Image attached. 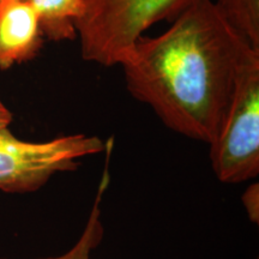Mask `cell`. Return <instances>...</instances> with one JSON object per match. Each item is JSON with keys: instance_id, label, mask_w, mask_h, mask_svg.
Masks as SVG:
<instances>
[{"instance_id": "obj_1", "label": "cell", "mask_w": 259, "mask_h": 259, "mask_svg": "<svg viewBox=\"0 0 259 259\" xmlns=\"http://www.w3.org/2000/svg\"><path fill=\"white\" fill-rule=\"evenodd\" d=\"M252 54L213 0H190L158 36L142 35L120 64L126 85L168 128L210 144Z\"/></svg>"}, {"instance_id": "obj_2", "label": "cell", "mask_w": 259, "mask_h": 259, "mask_svg": "<svg viewBox=\"0 0 259 259\" xmlns=\"http://www.w3.org/2000/svg\"><path fill=\"white\" fill-rule=\"evenodd\" d=\"M76 23L80 54L102 66L119 65L139 36L162 21H171L190 0H82Z\"/></svg>"}, {"instance_id": "obj_3", "label": "cell", "mask_w": 259, "mask_h": 259, "mask_svg": "<svg viewBox=\"0 0 259 259\" xmlns=\"http://www.w3.org/2000/svg\"><path fill=\"white\" fill-rule=\"evenodd\" d=\"M210 145L221 183L240 184L259 174V54L242 65L228 108Z\"/></svg>"}, {"instance_id": "obj_4", "label": "cell", "mask_w": 259, "mask_h": 259, "mask_svg": "<svg viewBox=\"0 0 259 259\" xmlns=\"http://www.w3.org/2000/svg\"><path fill=\"white\" fill-rule=\"evenodd\" d=\"M108 141L84 134L60 136L47 142H25L9 127L0 130V191L29 193L52 177L78 169L80 160L106 153Z\"/></svg>"}, {"instance_id": "obj_5", "label": "cell", "mask_w": 259, "mask_h": 259, "mask_svg": "<svg viewBox=\"0 0 259 259\" xmlns=\"http://www.w3.org/2000/svg\"><path fill=\"white\" fill-rule=\"evenodd\" d=\"M44 44L40 21L28 0H0V69L36 57Z\"/></svg>"}, {"instance_id": "obj_6", "label": "cell", "mask_w": 259, "mask_h": 259, "mask_svg": "<svg viewBox=\"0 0 259 259\" xmlns=\"http://www.w3.org/2000/svg\"><path fill=\"white\" fill-rule=\"evenodd\" d=\"M36 11L44 36L53 41L73 40L76 23L84 15L82 0H28Z\"/></svg>"}, {"instance_id": "obj_7", "label": "cell", "mask_w": 259, "mask_h": 259, "mask_svg": "<svg viewBox=\"0 0 259 259\" xmlns=\"http://www.w3.org/2000/svg\"><path fill=\"white\" fill-rule=\"evenodd\" d=\"M113 144H109L106 150V167L103 170V176L101 181L99 184V189L94 200V204L90 210L88 220H87L85 226H84L83 232L72 247L65 253L57 255V257L50 258H40V259H94L93 251L99 247V245L102 242L103 234H105V228H103L102 223V209L101 204L103 196H105V191L108 186L109 181V173H108V163L109 157H111ZM0 259H8V258H0Z\"/></svg>"}, {"instance_id": "obj_8", "label": "cell", "mask_w": 259, "mask_h": 259, "mask_svg": "<svg viewBox=\"0 0 259 259\" xmlns=\"http://www.w3.org/2000/svg\"><path fill=\"white\" fill-rule=\"evenodd\" d=\"M213 4L232 30L259 53V0H215Z\"/></svg>"}, {"instance_id": "obj_9", "label": "cell", "mask_w": 259, "mask_h": 259, "mask_svg": "<svg viewBox=\"0 0 259 259\" xmlns=\"http://www.w3.org/2000/svg\"><path fill=\"white\" fill-rule=\"evenodd\" d=\"M241 202L248 219L258 225L259 222V184H251L241 196Z\"/></svg>"}, {"instance_id": "obj_10", "label": "cell", "mask_w": 259, "mask_h": 259, "mask_svg": "<svg viewBox=\"0 0 259 259\" xmlns=\"http://www.w3.org/2000/svg\"><path fill=\"white\" fill-rule=\"evenodd\" d=\"M12 121L11 112L6 108L4 103L0 101V130L9 127L10 122Z\"/></svg>"}]
</instances>
